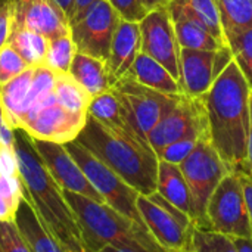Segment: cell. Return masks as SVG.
Wrapping results in <instances>:
<instances>
[{
	"instance_id": "45",
	"label": "cell",
	"mask_w": 252,
	"mask_h": 252,
	"mask_svg": "<svg viewBox=\"0 0 252 252\" xmlns=\"http://www.w3.org/2000/svg\"><path fill=\"white\" fill-rule=\"evenodd\" d=\"M6 123L3 121V109H1V103H0V136H1V130H3V126H4ZM1 142V140H0Z\"/></svg>"
},
{
	"instance_id": "3",
	"label": "cell",
	"mask_w": 252,
	"mask_h": 252,
	"mask_svg": "<svg viewBox=\"0 0 252 252\" xmlns=\"http://www.w3.org/2000/svg\"><path fill=\"white\" fill-rule=\"evenodd\" d=\"M75 140L140 195L157 192L159 159L146 139L117 131L87 115Z\"/></svg>"
},
{
	"instance_id": "40",
	"label": "cell",
	"mask_w": 252,
	"mask_h": 252,
	"mask_svg": "<svg viewBox=\"0 0 252 252\" xmlns=\"http://www.w3.org/2000/svg\"><path fill=\"white\" fill-rule=\"evenodd\" d=\"M250 106H251V123H250V134H248V151H247V165H245V173L252 176V92L251 99H250Z\"/></svg>"
},
{
	"instance_id": "20",
	"label": "cell",
	"mask_w": 252,
	"mask_h": 252,
	"mask_svg": "<svg viewBox=\"0 0 252 252\" xmlns=\"http://www.w3.org/2000/svg\"><path fill=\"white\" fill-rule=\"evenodd\" d=\"M157 192L171 205L183 211L193 221V204L188 182L179 165L159 161L157 176Z\"/></svg>"
},
{
	"instance_id": "34",
	"label": "cell",
	"mask_w": 252,
	"mask_h": 252,
	"mask_svg": "<svg viewBox=\"0 0 252 252\" xmlns=\"http://www.w3.org/2000/svg\"><path fill=\"white\" fill-rule=\"evenodd\" d=\"M204 137H208V136H204ZM199 139H202V137L201 136H188V137L179 139V140L170 143L168 146H165L161 152H158L157 157L159 161L180 165L195 149Z\"/></svg>"
},
{
	"instance_id": "38",
	"label": "cell",
	"mask_w": 252,
	"mask_h": 252,
	"mask_svg": "<svg viewBox=\"0 0 252 252\" xmlns=\"http://www.w3.org/2000/svg\"><path fill=\"white\" fill-rule=\"evenodd\" d=\"M242 182V188H244V195H245V201H247V208H248V214H250V221L252 226V176L247 173H238Z\"/></svg>"
},
{
	"instance_id": "7",
	"label": "cell",
	"mask_w": 252,
	"mask_h": 252,
	"mask_svg": "<svg viewBox=\"0 0 252 252\" xmlns=\"http://www.w3.org/2000/svg\"><path fill=\"white\" fill-rule=\"evenodd\" d=\"M136 204L145 227L162 250L168 252L192 248L195 226L189 216L165 201L158 192L139 193Z\"/></svg>"
},
{
	"instance_id": "9",
	"label": "cell",
	"mask_w": 252,
	"mask_h": 252,
	"mask_svg": "<svg viewBox=\"0 0 252 252\" xmlns=\"http://www.w3.org/2000/svg\"><path fill=\"white\" fill-rule=\"evenodd\" d=\"M86 120L87 117L74 115L61 106L52 92L30 106L21 130H24L31 139L65 145L78 137Z\"/></svg>"
},
{
	"instance_id": "10",
	"label": "cell",
	"mask_w": 252,
	"mask_h": 252,
	"mask_svg": "<svg viewBox=\"0 0 252 252\" xmlns=\"http://www.w3.org/2000/svg\"><path fill=\"white\" fill-rule=\"evenodd\" d=\"M112 90L124 103L133 127L145 139H148L151 130L167 112H170L177 105L183 96L161 93L134 81L127 75L118 80L112 86Z\"/></svg>"
},
{
	"instance_id": "15",
	"label": "cell",
	"mask_w": 252,
	"mask_h": 252,
	"mask_svg": "<svg viewBox=\"0 0 252 252\" xmlns=\"http://www.w3.org/2000/svg\"><path fill=\"white\" fill-rule=\"evenodd\" d=\"M32 145L50 176L63 190L78 193L93 201L105 204L103 198L90 185L80 165L69 155L65 145L38 139H32Z\"/></svg>"
},
{
	"instance_id": "37",
	"label": "cell",
	"mask_w": 252,
	"mask_h": 252,
	"mask_svg": "<svg viewBox=\"0 0 252 252\" xmlns=\"http://www.w3.org/2000/svg\"><path fill=\"white\" fill-rule=\"evenodd\" d=\"M12 3L13 1H3L0 0V49L6 46L10 24H12Z\"/></svg>"
},
{
	"instance_id": "27",
	"label": "cell",
	"mask_w": 252,
	"mask_h": 252,
	"mask_svg": "<svg viewBox=\"0 0 252 252\" xmlns=\"http://www.w3.org/2000/svg\"><path fill=\"white\" fill-rule=\"evenodd\" d=\"M173 19V18H171ZM174 30L182 49L193 50H217L224 46L221 40L216 38L208 30L188 18H174Z\"/></svg>"
},
{
	"instance_id": "44",
	"label": "cell",
	"mask_w": 252,
	"mask_h": 252,
	"mask_svg": "<svg viewBox=\"0 0 252 252\" xmlns=\"http://www.w3.org/2000/svg\"><path fill=\"white\" fill-rule=\"evenodd\" d=\"M99 252H128V251L120 250V248H117V247H105V248H102Z\"/></svg>"
},
{
	"instance_id": "19",
	"label": "cell",
	"mask_w": 252,
	"mask_h": 252,
	"mask_svg": "<svg viewBox=\"0 0 252 252\" xmlns=\"http://www.w3.org/2000/svg\"><path fill=\"white\" fill-rule=\"evenodd\" d=\"M32 75H34V66H30L9 83L0 86V103L3 109V121L12 130H18L22 127L25 105L31 89Z\"/></svg>"
},
{
	"instance_id": "8",
	"label": "cell",
	"mask_w": 252,
	"mask_h": 252,
	"mask_svg": "<svg viewBox=\"0 0 252 252\" xmlns=\"http://www.w3.org/2000/svg\"><path fill=\"white\" fill-rule=\"evenodd\" d=\"M208 230L236 238H252V226L238 173H229L216 188L207 205Z\"/></svg>"
},
{
	"instance_id": "22",
	"label": "cell",
	"mask_w": 252,
	"mask_h": 252,
	"mask_svg": "<svg viewBox=\"0 0 252 252\" xmlns=\"http://www.w3.org/2000/svg\"><path fill=\"white\" fill-rule=\"evenodd\" d=\"M127 77L133 78L134 81L149 89L158 90L165 94H173V96L183 94L180 83L167 71V68L162 66L155 59H152L151 56L145 55L143 52L137 55L134 63L127 72Z\"/></svg>"
},
{
	"instance_id": "16",
	"label": "cell",
	"mask_w": 252,
	"mask_h": 252,
	"mask_svg": "<svg viewBox=\"0 0 252 252\" xmlns=\"http://www.w3.org/2000/svg\"><path fill=\"white\" fill-rule=\"evenodd\" d=\"M12 19L47 40L69 32V19L56 0H15Z\"/></svg>"
},
{
	"instance_id": "46",
	"label": "cell",
	"mask_w": 252,
	"mask_h": 252,
	"mask_svg": "<svg viewBox=\"0 0 252 252\" xmlns=\"http://www.w3.org/2000/svg\"><path fill=\"white\" fill-rule=\"evenodd\" d=\"M168 252H193L192 248H188V250H182V251H168Z\"/></svg>"
},
{
	"instance_id": "23",
	"label": "cell",
	"mask_w": 252,
	"mask_h": 252,
	"mask_svg": "<svg viewBox=\"0 0 252 252\" xmlns=\"http://www.w3.org/2000/svg\"><path fill=\"white\" fill-rule=\"evenodd\" d=\"M69 74L90 93L92 97L112 89L106 62L99 58L77 52L72 59Z\"/></svg>"
},
{
	"instance_id": "6",
	"label": "cell",
	"mask_w": 252,
	"mask_h": 252,
	"mask_svg": "<svg viewBox=\"0 0 252 252\" xmlns=\"http://www.w3.org/2000/svg\"><path fill=\"white\" fill-rule=\"evenodd\" d=\"M65 148L80 165L90 185L103 198L105 204L145 227L136 204L139 192L128 186L117 173H114L108 165H105L78 140L65 143Z\"/></svg>"
},
{
	"instance_id": "29",
	"label": "cell",
	"mask_w": 252,
	"mask_h": 252,
	"mask_svg": "<svg viewBox=\"0 0 252 252\" xmlns=\"http://www.w3.org/2000/svg\"><path fill=\"white\" fill-rule=\"evenodd\" d=\"M77 53V47L71 38V34H65L49 40V49L44 65L53 72H69L72 59Z\"/></svg>"
},
{
	"instance_id": "4",
	"label": "cell",
	"mask_w": 252,
	"mask_h": 252,
	"mask_svg": "<svg viewBox=\"0 0 252 252\" xmlns=\"http://www.w3.org/2000/svg\"><path fill=\"white\" fill-rule=\"evenodd\" d=\"M63 195L75 214L86 252H99L105 247L128 252H167L155 242L146 227L108 204L68 190H63Z\"/></svg>"
},
{
	"instance_id": "36",
	"label": "cell",
	"mask_w": 252,
	"mask_h": 252,
	"mask_svg": "<svg viewBox=\"0 0 252 252\" xmlns=\"http://www.w3.org/2000/svg\"><path fill=\"white\" fill-rule=\"evenodd\" d=\"M123 19L140 22L149 12L140 0H108Z\"/></svg>"
},
{
	"instance_id": "47",
	"label": "cell",
	"mask_w": 252,
	"mask_h": 252,
	"mask_svg": "<svg viewBox=\"0 0 252 252\" xmlns=\"http://www.w3.org/2000/svg\"><path fill=\"white\" fill-rule=\"evenodd\" d=\"M3 1H15V0H3Z\"/></svg>"
},
{
	"instance_id": "21",
	"label": "cell",
	"mask_w": 252,
	"mask_h": 252,
	"mask_svg": "<svg viewBox=\"0 0 252 252\" xmlns=\"http://www.w3.org/2000/svg\"><path fill=\"white\" fill-rule=\"evenodd\" d=\"M168 12L171 18H188L208 30L216 38L224 40L221 18L216 0H170Z\"/></svg>"
},
{
	"instance_id": "32",
	"label": "cell",
	"mask_w": 252,
	"mask_h": 252,
	"mask_svg": "<svg viewBox=\"0 0 252 252\" xmlns=\"http://www.w3.org/2000/svg\"><path fill=\"white\" fill-rule=\"evenodd\" d=\"M193 252H238L232 238L193 227L192 232Z\"/></svg>"
},
{
	"instance_id": "12",
	"label": "cell",
	"mask_w": 252,
	"mask_h": 252,
	"mask_svg": "<svg viewBox=\"0 0 252 252\" xmlns=\"http://www.w3.org/2000/svg\"><path fill=\"white\" fill-rule=\"evenodd\" d=\"M188 136L210 137L204 96L188 97L183 94L177 105L151 130L148 134V142L158 155V152L170 143Z\"/></svg>"
},
{
	"instance_id": "30",
	"label": "cell",
	"mask_w": 252,
	"mask_h": 252,
	"mask_svg": "<svg viewBox=\"0 0 252 252\" xmlns=\"http://www.w3.org/2000/svg\"><path fill=\"white\" fill-rule=\"evenodd\" d=\"M226 44L232 50L233 61L239 66L252 92V28L227 35Z\"/></svg>"
},
{
	"instance_id": "35",
	"label": "cell",
	"mask_w": 252,
	"mask_h": 252,
	"mask_svg": "<svg viewBox=\"0 0 252 252\" xmlns=\"http://www.w3.org/2000/svg\"><path fill=\"white\" fill-rule=\"evenodd\" d=\"M0 252H31L13 220H0Z\"/></svg>"
},
{
	"instance_id": "2",
	"label": "cell",
	"mask_w": 252,
	"mask_h": 252,
	"mask_svg": "<svg viewBox=\"0 0 252 252\" xmlns=\"http://www.w3.org/2000/svg\"><path fill=\"white\" fill-rule=\"evenodd\" d=\"M251 89L235 61L204 94L210 140L232 173H245Z\"/></svg>"
},
{
	"instance_id": "24",
	"label": "cell",
	"mask_w": 252,
	"mask_h": 252,
	"mask_svg": "<svg viewBox=\"0 0 252 252\" xmlns=\"http://www.w3.org/2000/svg\"><path fill=\"white\" fill-rule=\"evenodd\" d=\"M87 114L90 117L96 118L99 123H102V124H105V126H108L117 131L143 137L133 127L124 103L121 102V99L117 96V93L112 89L96 96V97H93Z\"/></svg>"
},
{
	"instance_id": "28",
	"label": "cell",
	"mask_w": 252,
	"mask_h": 252,
	"mask_svg": "<svg viewBox=\"0 0 252 252\" xmlns=\"http://www.w3.org/2000/svg\"><path fill=\"white\" fill-rule=\"evenodd\" d=\"M221 18L224 40L230 34L252 28V0H216Z\"/></svg>"
},
{
	"instance_id": "5",
	"label": "cell",
	"mask_w": 252,
	"mask_h": 252,
	"mask_svg": "<svg viewBox=\"0 0 252 252\" xmlns=\"http://www.w3.org/2000/svg\"><path fill=\"white\" fill-rule=\"evenodd\" d=\"M190 190L193 204V226L208 230L207 205L219 183L232 173L221 159L210 137L198 140L190 155L179 165Z\"/></svg>"
},
{
	"instance_id": "43",
	"label": "cell",
	"mask_w": 252,
	"mask_h": 252,
	"mask_svg": "<svg viewBox=\"0 0 252 252\" xmlns=\"http://www.w3.org/2000/svg\"><path fill=\"white\" fill-rule=\"evenodd\" d=\"M74 1H75V0H56V3H59V6L65 10L68 19L71 18L72 9H74Z\"/></svg>"
},
{
	"instance_id": "31",
	"label": "cell",
	"mask_w": 252,
	"mask_h": 252,
	"mask_svg": "<svg viewBox=\"0 0 252 252\" xmlns=\"http://www.w3.org/2000/svg\"><path fill=\"white\" fill-rule=\"evenodd\" d=\"M22 199L21 183L16 176H0V220H13Z\"/></svg>"
},
{
	"instance_id": "14",
	"label": "cell",
	"mask_w": 252,
	"mask_h": 252,
	"mask_svg": "<svg viewBox=\"0 0 252 252\" xmlns=\"http://www.w3.org/2000/svg\"><path fill=\"white\" fill-rule=\"evenodd\" d=\"M233 61L232 50L224 46L217 50H180V87L188 97L204 96Z\"/></svg>"
},
{
	"instance_id": "17",
	"label": "cell",
	"mask_w": 252,
	"mask_h": 252,
	"mask_svg": "<svg viewBox=\"0 0 252 252\" xmlns=\"http://www.w3.org/2000/svg\"><path fill=\"white\" fill-rule=\"evenodd\" d=\"M142 52V34L139 22L123 19L120 21L112 43L109 56L106 59V68L112 86L121 80L130 71L137 55Z\"/></svg>"
},
{
	"instance_id": "13",
	"label": "cell",
	"mask_w": 252,
	"mask_h": 252,
	"mask_svg": "<svg viewBox=\"0 0 252 252\" xmlns=\"http://www.w3.org/2000/svg\"><path fill=\"white\" fill-rule=\"evenodd\" d=\"M142 52L162 66L180 83V44L168 7L151 10L140 22Z\"/></svg>"
},
{
	"instance_id": "18",
	"label": "cell",
	"mask_w": 252,
	"mask_h": 252,
	"mask_svg": "<svg viewBox=\"0 0 252 252\" xmlns=\"http://www.w3.org/2000/svg\"><path fill=\"white\" fill-rule=\"evenodd\" d=\"M13 221L31 252H65L43 226L27 199H21Z\"/></svg>"
},
{
	"instance_id": "1",
	"label": "cell",
	"mask_w": 252,
	"mask_h": 252,
	"mask_svg": "<svg viewBox=\"0 0 252 252\" xmlns=\"http://www.w3.org/2000/svg\"><path fill=\"white\" fill-rule=\"evenodd\" d=\"M13 154L22 198L30 202L47 232L65 252H86L80 227L62 188L47 171L34 149L32 139L13 130Z\"/></svg>"
},
{
	"instance_id": "39",
	"label": "cell",
	"mask_w": 252,
	"mask_h": 252,
	"mask_svg": "<svg viewBox=\"0 0 252 252\" xmlns=\"http://www.w3.org/2000/svg\"><path fill=\"white\" fill-rule=\"evenodd\" d=\"M94 1H97V0H75V1H74V9H72L71 18H69V25H71L74 21H77V19L86 12V9L90 7Z\"/></svg>"
},
{
	"instance_id": "26",
	"label": "cell",
	"mask_w": 252,
	"mask_h": 252,
	"mask_svg": "<svg viewBox=\"0 0 252 252\" xmlns=\"http://www.w3.org/2000/svg\"><path fill=\"white\" fill-rule=\"evenodd\" d=\"M53 94L61 106H63L68 112L78 117L89 115L87 112L93 97L78 81L71 77L69 72H55Z\"/></svg>"
},
{
	"instance_id": "33",
	"label": "cell",
	"mask_w": 252,
	"mask_h": 252,
	"mask_svg": "<svg viewBox=\"0 0 252 252\" xmlns=\"http://www.w3.org/2000/svg\"><path fill=\"white\" fill-rule=\"evenodd\" d=\"M27 68L30 65L10 46L6 44L0 49V86L9 83Z\"/></svg>"
},
{
	"instance_id": "11",
	"label": "cell",
	"mask_w": 252,
	"mask_h": 252,
	"mask_svg": "<svg viewBox=\"0 0 252 252\" xmlns=\"http://www.w3.org/2000/svg\"><path fill=\"white\" fill-rule=\"evenodd\" d=\"M120 21V13L108 0L94 1L77 21L69 25V34L77 52L106 62Z\"/></svg>"
},
{
	"instance_id": "42",
	"label": "cell",
	"mask_w": 252,
	"mask_h": 252,
	"mask_svg": "<svg viewBox=\"0 0 252 252\" xmlns=\"http://www.w3.org/2000/svg\"><path fill=\"white\" fill-rule=\"evenodd\" d=\"M143 3V6L146 7L148 12L159 9V7H167L170 0H140Z\"/></svg>"
},
{
	"instance_id": "25",
	"label": "cell",
	"mask_w": 252,
	"mask_h": 252,
	"mask_svg": "<svg viewBox=\"0 0 252 252\" xmlns=\"http://www.w3.org/2000/svg\"><path fill=\"white\" fill-rule=\"evenodd\" d=\"M6 44L10 46L30 66L43 65L46 61L49 40L44 35L22 27L13 19Z\"/></svg>"
},
{
	"instance_id": "41",
	"label": "cell",
	"mask_w": 252,
	"mask_h": 252,
	"mask_svg": "<svg viewBox=\"0 0 252 252\" xmlns=\"http://www.w3.org/2000/svg\"><path fill=\"white\" fill-rule=\"evenodd\" d=\"M233 242L238 252H252V238H236Z\"/></svg>"
}]
</instances>
